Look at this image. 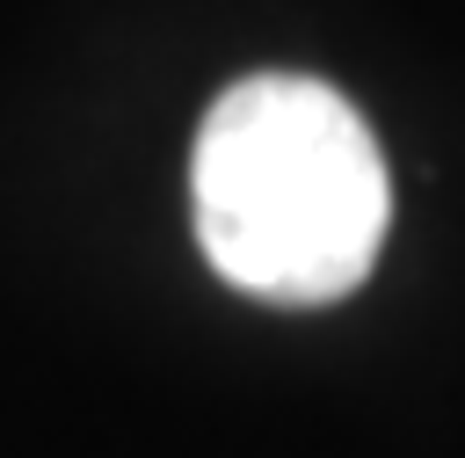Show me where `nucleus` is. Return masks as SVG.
Wrapping results in <instances>:
<instances>
[{
    "mask_svg": "<svg viewBox=\"0 0 465 458\" xmlns=\"http://www.w3.org/2000/svg\"><path fill=\"white\" fill-rule=\"evenodd\" d=\"M196 240L269 305H327L378 262L392 189L371 124L305 73H247L196 131Z\"/></svg>",
    "mask_w": 465,
    "mask_h": 458,
    "instance_id": "1",
    "label": "nucleus"
}]
</instances>
